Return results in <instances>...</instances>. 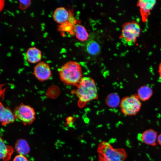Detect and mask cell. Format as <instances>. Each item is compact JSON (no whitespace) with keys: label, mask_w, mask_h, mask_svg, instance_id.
<instances>
[{"label":"cell","mask_w":161,"mask_h":161,"mask_svg":"<svg viewBox=\"0 0 161 161\" xmlns=\"http://www.w3.org/2000/svg\"><path fill=\"white\" fill-rule=\"evenodd\" d=\"M77 86L75 93L81 105L97 98V88L95 81L91 78L83 77Z\"/></svg>","instance_id":"cell-1"},{"label":"cell","mask_w":161,"mask_h":161,"mask_svg":"<svg viewBox=\"0 0 161 161\" xmlns=\"http://www.w3.org/2000/svg\"><path fill=\"white\" fill-rule=\"evenodd\" d=\"M61 80L66 85H77L82 77L81 67L78 62L69 61L58 70Z\"/></svg>","instance_id":"cell-2"},{"label":"cell","mask_w":161,"mask_h":161,"mask_svg":"<svg viewBox=\"0 0 161 161\" xmlns=\"http://www.w3.org/2000/svg\"><path fill=\"white\" fill-rule=\"evenodd\" d=\"M120 38L129 44L135 43L140 35L141 29L140 24L135 21L126 22L122 26Z\"/></svg>","instance_id":"cell-3"},{"label":"cell","mask_w":161,"mask_h":161,"mask_svg":"<svg viewBox=\"0 0 161 161\" xmlns=\"http://www.w3.org/2000/svg\"><path fill=\"white\" fill-rule=\"evenodd\" d=\"M141 106V100L137 95L124 97L121 100L120 104L122 113L127 116L136 115L140 110Z\"/></svg>","instance_id":"cell-4"},{"label":"cell","mask_w":161,"mask_h":161,"mask_svg":"<svg viewBox=\"0 0 161 161\" xmlns=\"http://www.w3.org/2000/svg\"><path fill=\"white\" fill-rule=\"evenodd\" d=\"M13 112L16 118L24 124H30L35 118V113L34 109L29 105L22 103L16 106Z\"/></svg>","instance_id":"cell-5"},{"label":"cell","mask_w":161,"mask_h":161,"mask_svg":"<svg viewBox=\"0 0 161 161\" xmlns=\"http://www.w3.org/2000/svg\"><path fill=\"white\" fill-rule=\"evenodd\" d=\"M101 149L103 161H124L127 154L122 149H114L108 144Z\"/></svg>","instance_id":"cell-6"},{"label":"cell","mask_w":161,"mask_h":161,"mask_svg":"<svg viewBox=\"0 0 161 161\" xmlns=\"http://www.w3.org/2000/svg\"><path fill=\"white\" fill-rule=\"evenodd\" d=\"M157 3L155 0H140L138 1L137 6L139 8L141 19L143 22H146L151 12Z\"/></svg>","instance_id":"cell-7"},{"label":"cell","mask_w":161,"mask_h":161,"mask_svg":"<svg viewBox=\"0 0 161 161\" xmlns=\"http://www.w3.org/2000/svg\"><path fill=\"white\" fill-rule=\"evenodd\" d=\"M33 74L39 80L44 81L49 79L51 72L48 64L44 61L39 62L34 67Z\"/></svg>","instance_id":"cell-8"},{"label":"cell","mask_w":161,"mask_h":161,"mask_svg":"<svg viewBox=\"0 0 161 161\" xmlns=\"http://www.w3.org/2000/svg\"><path fill=\"white\" fill-rule=\"evenodd\" d=\"M157 132L153 129H150L146 130L141 134V139L144 143L147 145L155 146L157 144Z\"/></svg>","instance_id":"cell-9"},{"label":"cell","mask_w":161,"mask_h":161,"mask_svg":"<svg viewBox=\"0 0 161 161\" xmlns=\"http://www.w3.org/2000/svg\"><path fill=\"white\" fill-rule=\"evenodd\" d=\"M16 118L10 109L4 107L1 103L0 120L2 125L13 122Z\"/></svg>","instance_id":"cell-10"},{"label":"cell","mask_w":161,"mask_h":161,"mask_svg":"<svg viewBox=\"0 0 161 161\" xmlns=\"http://www.w3.org/2000/svg\"><path fill=\"white\" fill-rule=\"evenodd\" d=\"M69 17L68 11L63 7L57 8L54 11L53 14L54 20L61 24L67 21Z\"/></svg>","instance_id":"cell-11"},{"label":"cell","mask_w":161,"mask_h":161,"mask_svg":"<svg viewBox=\"0 0 161 161\" xmlns=\"http://www.w3.org/2000/svg\"><path fill=\"white\" fill-rule=\"evenodd\" d=\"M26 56L29 62L32 64L35 63L41 60L42 57L41 52L36 47H30L27 50Z\"/></svg>","instance_id":"cell-12"},{"label":"cell","mask_w":161,"mask_h":161,"mask_svg":"<svg viewBox=\"0 0 161 161\" xmlns=\"http://www.w3.org/2000/svg\"><path fill=\"white\" fill-rule=\"evenodd\" d=\"M74 31L77 38L81 41L86 40L88 37V34L85 27L80 24L74 26Z\"/></svg>","instance_id":"cell-13"},{"label":"cell","mask_w":161,"mask_h":161,"mask_svg":"<svg viewBox=\"0 0 161 161\" xmlns=\"http://www.w3.org/2000/svg\"><path fill=\"white\" fill-rule=\"evenodd\" d=\"M88 52L92 55H97L100 52V47L98 44L95 41L92 40L89 41L86 46Z\"/></svg>","instance_id":"cell-14"},{"label":"cell","mask_w":161,"mask_h":161,"mask_svg":"<svg viewBox=\"0 0 161 161\" xmlns=\"http://www.w3.org/2000/svg\"><path fill=\"white\" fill-rule=\"evenodd\" d=\"M152 94V91L147 86H143L138 91V96L140 100H145L148 99Z\"/></svg>","instance_id":"cell-15"},{"label":"cell","mask_w":161,"mask_h":161,"mask_svg":"<svg viewBox=\"0 0 161 161\" xmlns=\"http://www.w3.org/2000/svg\"><path fill=\"white\" fill-rule=\"evenodd\" d=\"M16 148L20 154L24 155L27 153L29 151V148L27 142L22 140L18 141L16 145Z\"/></svg>","instance_id":"cell-16"},{"label":"cell","mask_w":161,"mask_h":161,"mask_svg":"<svg viewBox=\"0 0 161 161\" xmlns=\"http://www.w3.org/2000/svg\"><path fill=\"white\" fill-rule=\"evenodd\" d=\"M107 103L110 107H115L119 104V98L117 95L112 94L107 97Z\"/></svg>","instance_id":"cell-17"},{"label":"cell","mask_w":161,"mask_h":161,"mask_svg":"<svg viewBox=\"0 0 161 161\" xmlns=\"http://www.w3.org/2000/svg\"><path fill=\"white\" fill-rule=\"evenodd\" d=\"M60 31L72 32L74 31V26L70 22L68 21L61 24L59 27Z\"/></svg>","instance_id":"cell-18"},{"label":"cell","mask_w":161,"mask_h":161,"mask_svg":"<svg viewBox=\"0 0 161 161\" xmlns=\"http://www.w3.org/2000/svg\"><path fill=\"white\" fill-rule=\"evenodd\" d=\"M0 157L5 158L8 153L9 150L7 146L5 145L3 141L1 138L0 140Z\"/></svg>","instance_id":"cell-19"},{"label":"cell","mask_w":161,"mask_h":161,"mask_svg":"<svg viewBox=\"0 0 161 161\" xmlns=\"http://www.w3.org/2000/svg\"><path fill=\"white\" fill-rule=\"evenodd\" d=\"M20 2L19 8L21 10L26 9L31 4V1L30 0H19Z\"/></svg>","instance_id":"cell-20"},{"label":"cell","mask_w":161,"mask_h":161,"mask_svg":"<svg viewBox=\"0 0 161 161\" xmlns=\"http://www.w3.org/2000/svg\"><path fill=\"white\" fill-rule=\"evenodd\" d=\"M13 161H28L27 158L24 155L19 154L16 156Z\"/></svg>","instance_id":"cell-21"},{"label":"cell","mask_w":161,"mask_h":161,"mask_svg":"<svg viewBox=\"0 0 161 161\" xmlns=\"http://www.w3.org/2000/svg\"><path fill=\"white\" fill-rule=\"evenodd\" d=\"M157 142L159 145L161 146V133L158 135Z\"/></svg>","instance_id":"cell-22"}]
</instances>
